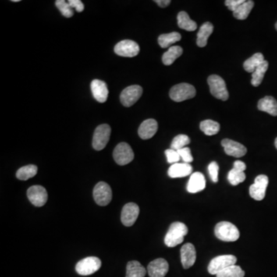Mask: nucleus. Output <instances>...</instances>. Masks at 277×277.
Returning <instances> with one entry per match:
<instances>
[{"mask_svg":"<svg viewBox=\"0 0 277 277\" xmlns=\"http://www.w3.org/2000/svg\"><path fill=\"white\" fill-rule=\"evenodd\" d=\"M188 233V228L180 222H172L169 230L166 234L164 242L168 247H175L184 240V236Z\"/></svg>","mask_w":277,"mask_h":277,"instance_id":"1","label":"nucleus"},{"mask_svg":"<svg viewBox=\"0 0 277 277\" xmlns=\"http://www.w3.org/2000/svg\"><path fill=\"white\" fill-rule=\"evenodd\" d=\"M215 236L224 242H235L239 238V231L236 225L226 221L219 222L215 226Z\"/></svg>","mask_w":277,"mask_h":277,"instance_id":"2","label":"nucleus"},{"mask_svg":"<svg viewBox=\"0 0 277 277\" xmlns=\"http://www.w3.org/2000/svg\"><path fill=\"white\" fill-rule=\"evenodd\" d=\"M196 94V91L194 86L186 83H179L174 86L169 91L171 100L177 103L193 98Z\"/></svg>","mask_w":277,"mask_h":277,"instance_id":"3","label":"nucleus"},{"mask_svg":"<svg viewBox=\"0 0 277 277\" xmlns=\"http://www.w3.org/2000/svg\"><path fill=\"white\" fill-rule=\"evenodd\" d=\"M207 82L210 86V93L214 97L222 101L229 99L226 85L222 77L217 75H211L209 76Z\"/></svg>","mask_w":277,"mask_h":277,"instance_id":"4","label":"nucleus"},{"mask_svg":"<svg viewBox=\"0 0 277 277\" xmlns=\"http://www.w3.org/2000/svg\"><path fill=\"white\" fill-rule=\"evenodd\" d=\"M236 261L237 259L233 255L218 256L210 261L208 266V272L211 275H217L225 268L235 265Z\"/></svg>","mask_w":277,"mask_h":277,"instance_id":"5","label":"nucleus"},{"mask_svg":"<svg viewBox=\"0 0 277 277\" xmlns=\"http://www.w3.org/2000/svg\"><path fill=\"white\" fill-rule=\"evenodd\" d=\"M111 128L107 124H102L95 129L93 147L97 151L104 150L111 138Z\"/></svg>","mask_w":277,"mask_h":277,"instance_id":"6","label":"nucleus"},{"mask_svg":"<svg viewBox=\"0 0 277 277\" xmlns=\"http://www.w3.org/2000/svg\"><path fill=\"white\" fill-rule=\"evenodd\" d=\"M102 262L98 257H89L78 262L76 271L81 276H89L95 274L100 270Z\"/></svg>","mask_w":277,"mask_h":277,"instance_id":"7","label":"nucleus"},{"mask_svg":"<svg viewBox=\"0 0 277 277\" xmlns=\"http://www.w3.org/2000/svg\"><path fill=\"white\" fill-rule=\"evenodd\" d=\"M93 198L95 202L101 207H105L111 203L112 198V189L105 182H100L93 189Z\"/></svg>","mask_w":277,"mask_h":277,"instance_id":"8","label":"nucleus"},{"mask_svg":"<svg viewBox=\"0 0 277 277\" xmlns=\"http://www.w3.org/2000/svg\"><path fill=\"white\" fill-rule=\"evenodd\" d=\"M112 155L115 163L119 166L127 165L134 159V153L126 143H119L114 149Z\"/></svg>","mask_w":277,"mask_h":277,"instance_id":"9","label":"nucleus"},{"mask_svg":"<svg viewBox=\"0 0 277 277\" xmlns=\"http://www.w3.org/2000/svg\"><path fill=\"white\" fill-rule=\"evenodd\" d=\"M143 94V88L138 85L128 86L122 90L120 95L121 104L126 107L134 105Z\"/></svg>","mask_w":277,"mask_h":277,"instance_id":"10","label":"nucleus"},{"mask_svg":"<svg viewBox=\"0 0 277 277\" xmlns=\"http://www.w3.org/2000/svg\"><path fill=\"white\" fill-rule=\"evenodd\" d=\"M268 184V176L266 175H259L257 176L255 179L254 183L250 187V195L252 198L257 201L264 200Z\"/></svg>","mask_w":277,"mask_h":277,"instance_id":"11","label":"nucleus"},{"mask_svg":"<svg viewBox=\"0 0 277 277\" xmlns=\"http://www.w3.org/2000/svg\"><path fill=\"white\" fill-rule=\"evenodd\" d=\"M140 46L133 40H126L118 43L114 47L115 54L123 57H134L140 53Z\"/></svg>","mask_w":277,"mask_h":277,"instance_id":"12","label":"nucleus"},{"mask_svg":"<svg viewBox=\"0 0 277 277\" xmlns=\"http://www.w3.org/2000/svg\"><path fill=\"white\" fill-rule=\"evenodd\" d=\"M27 197L32 204L37 207H41L47 203L48 193L43 186L36 185L28 189Z\"/></svg>","mask_w":277,"mask_h":277,"instance_id":"13","label":"nucleus"},{"mask_svg":"<svg viewBox=\"0 0 277 277\" xmlns=\"http://www.w3.org/2000/svg\"><path fill=\"white\" fill-rule=\"evenodd\" d=\"M140 214V207L134 203H129L124 206L121 214V221L126 226H131L136 222Z\"/></svg>","mask_w":277,"mask_h":277,"instance_id":"14","label":"nucleus"},{"mask_svg":"<svg viewBox=\"0 0 277 277\" xmlns=\"http://www.w3.org/2000/svg\"><path fill=\"white\" fill-rule=\"evenodd\" d=\"M221 144L224 148L225 154L231 157H236V158L244 157L247 152V150L243 144L229 139H224L221 142Z\"/></svg>","mask_w":277,"mask_h":277,"instance_id":"15","label":"nucleus"},{"mask_svg":"<svg viewBox=\"0 0 277 277\" xmlns=\"http://www.w3.org/2000/svg\"><path fill=\"white\" fill-rule=\"evenodd\" d=\"M147 271L150 277H165L169 271V264L164 259H157L150 263Z\"/></svg>","mask_w":277,"mask_h":277,"instance_id":"16","label":"nucleus"},{"mask_svg":"<svg viewBox=\"0 0 277 277\" xmlns=\"http://www.w3.org/2000/svg\"><path fill=\"white\" fill-rule=\"evenodd\" d=\"M181 263L183 268L189 269L194 265L196 260V252L195 246L192 243H186L181 248Z\"/></svg>","mask_w":277,"mask_h":277,"instance_id":"17","label":"nucleus"},{"mask_svg":"<svg viewBox=\"0 0 277 277\" xmlns=\"http://www.w3.org/2000/svg\"><path fill=\"white\" fill-rule=\"evenodd\" d=\"M91 91L95 100L104 104L108 99L109 90L107 83L100 79H94L91 83Z\"/></svg>","mask_w":277,"mask_h":277,"instance_id":"18","label":"nucleus"},{"mask_svg":"<svg viewBox=\"0 0 277 277\" xmlns=\"http://www.w3.org/2000/svg\"><path fill=\"white\" fill-rule=\"evenodd\" d=\"M158 130V123L154 119L143 121L138 129V134L142 140L151 139Z\"/></svg>","mask_w":277,"mask_h":277,"instance_id":"19","label":"nucleus"},{"mask_svg":"<svg viewBox=\"0 0 277 277\" xmlns=\"http://www.w3.org/2000/svg\"><path fill=\"white\" fill-rule=\"evenodd\" d=\"M206 187V179L203 174L196 172L192 174L187 184V191L190 193H196L203 191Z\"/></svg>","mask_w":277,"mask_h":277,"instance_id":"20","label":"nucleus"},{"mask_svg":"<svg viewBox=\"0 0 277 277\" xmlns=\"http://www.w3.org/2000/svg\"><path fill=\"white\" fill-rule=\"evenodd\" d=\"M193 167L189 164H174L168 169V175L171 178L186 177L192 173Z\"/></svg>","mask_w":277,"mask_h":277,"instance_id":"21","label":"nucleus"},{"mask_svg":"<svg viewBox=\"0 0 277 277\" xmlns=\"http://www.w3.org/2000/svg\"><path fill=\"white\" fill-rule=\"evenodd\" d=\"M258 110L277 116V101L272 97H266L258 103Z\"/></svg>","mask_w":277,"mask_h":277,"instance_id":"22","label":"nucleus"},{"mask_svg":"<svg viewBox=\"0 0 277 277\" xmlns=\"http://www.w3.org/2000/svg\"><path fill=\"white\" fill-rule=\"evenodd\" d=\"M214 26L210 22L203 24L197 33V40L196 43L199 47H204L207 46L209 37L214 32Z\"/></svg>","mask_w":277,"mask_h":277,"instance_id":"23","label":"nucleus"},{"mask_svg":"<svg viewBox=\"0 0 277 277\" xmlns=\"http://www.w3.org/2000/svg\"><path fill=\"white\" fill-rule=\"evenodd\" d=\"M147 274L145 267L138 261H130L126 267V277H144Z\"/></svg>","mask_w":277,"mask_h":277,"instance_id":"24","label":"nucleus"},{"mask_svg":"<svg viewBox=\"0 0 277 277\" xmlns=\"http://www.w3.org/2000/svg\"><path fill=\"white\" fill-rule=\"evenodd\" d=\"M183 50L179 46L169 47L167 52L163 55L162 60L164 65H170L183 54Z\"/></svg>","mask_w":277,"mask_h":277,"instance_id":"25","label":"nucleus"},{"mask_svg":"<svg viewBox=\"0 0 277 277\" xmlns=\"http://www.w3.org/2000/svg\"><path fill=\"white\" fill-rule=\"evenodd\" d=\"M177 20L179 27L180 29L186 30V31H195L197 28V24H196V22L192 20L189 15L183 11L178 14Z\"/></svg>","mask_w":277,"mask_h":277,"instance_id":"26","label":"nucleus"},{"mask_svg":"<svg viewBox=\"0 0 277 277\" xmlns=\"http://www.w3.org/2000/svg\"><path fill=\"white\" fill-rule=\"evenodd\" d=\"M264 61H265V59H264V55L260 53H257V54H254L253 56L245 61L244 63H243V68L246 72L253 73L259 65L263 63Z\"/></svg>","mask_w":277,"mask_h":277,"instance_id":"27","label":"nucleus"},{"mask_svg":"<svg viewBox=\"0 0 277 277\" xmlns=\"http://www.w3.org/2000/svg\"><path fill=\"white\" fill-rule=\"evenodd\" d=\"M268 67L269 62L265 60L263 63L260 64L258 67L256 69V70L252 73L251 83L253 86L257 87L261 84Z\"/></svg>","mask_w":277,"mask_h":277,"instance_id":"28","label":"nucleus"},{"mask_svg":"<svg viewBox=\"0 0 277 277\" xmlns=\"http://www.w3.org/2000/svg\"><path fill=\"white\" fill-rule=\"evenodd\" d=\"M180 40L181 35L176 32H172V33H166V34L160 35L159 36L158 43L162 48H168Z\"/></svg>","mask_w":277,"mask_h":277,"instance_id":"29","label":"nucleus"},{"mask_svg":"<svg viewBox=\"0 0 277 277\" xmlns=\"http://www.w3.org/2000/svg\"><path fill=\"white\" fill-rule=\"evenodd\" d=\"M254 6V2L253 1H246L244 3L242 4L238 7L236 10L233 12V16L236 19L239 20H244L249 16V14L251 12Z\"/></svg>","mask_w":277,"mask_h":277,"instance_id":"30","label":"nucleus"},{"mask_svg":"<svg viewBox=\"0 0 277 277\" xmlns=\"http://www.w3.org/2000/svg\"><path fill=\"white\" fill-rule=\"evenodd\" d=\"M200 127L207 136H214L217 134L221 130V125L216 121L211 119H207L201 122Z\"/></svg>","mask_w":277,"mask_h":277,"instance_id":"31","label":"nucleus"},{"mask_svg":"<svg viewBox=\"0 0 277 277\" xmlns=\"http://www.w3.org/2000/svg\"><path fill=\"white\" fill-rule=\"evenodd\" d=\"M38 172V168L35 165H28L21 167L16 172V177L20 180H27L34 177Z\"/></svg>","mask_w":277,"mask_h":277,"instance_id":"32","label":"nucleus"},{"mask_svg":"<svg viewBox=\"0 0 277 277\" xmlns=\"http://www.w3.org/2000/svg\"><path fill=\"white\" fill-rule=\"evenodd\" d=\"M246 179V174L244 171L236 169L233 167L228 173V180L232 186H237L239 183H243Z\"/></svg>","mask_w":277,"mask_h":277,"instance_id":"33","label":"nucleus"},{"mask_svg":"<svg viewBox=\"0 0 277 277\" xmlns=\"http://www.w3.org/2000/svg\"><path fill=\"white\" fill-rule=\"evenodd\" d=\"M245 272L239 266L232 265L219 273L217 277H244Z\"/></svg>","mask_w":277,"mask_h":277,"instance_id":"34","label":"nucleus"},{"mask_svg":"<svg viewBox=\"0 0 277 277\" xmlns=\"http://www.w3.org/2000/svg\"><path fill=\"white\" fill-rule=\"evenodd\" d=\"M189 143H190V139L189 136L184 134H179L172 140L171 143V149L178 151L181 149L184 148L186 145L189 144Z\"/></svg>","mask_w":277,"mask_h":277,"instance_id":"35","label":"nucleus"},{"mask_svg":"<svg viewBox=\"0 0 277 277\" xmlns=\"http://www.w3.org/2000/svg\"><path fill=\"white\" fill-rule=\"evenodd\" d=\"M55 5L57 8L60 11L62 16L66 18H70L73 16L74 12L72 9L69 2H65V0H56L55 1Z\"/></svg>","mask_w":277,"mask_h":277,"instance_id":"36","label":"nucleus"},{"mask_svg":"<svg viewBox=\"0 0 277 277\" xmlns=\"http://www.w3.org/2000/svg\"><path fill=\"white\" fill-rule=\"evenodd\" d=\"M165 154L166 156L167 162L169 164H177L181 159L179 153L176 150H172V149L166 150Z\"/></svg>","mask_w":277,"mask_h":277,"instance_id":"37","label":"nucleus"},{"mask_svg":"<svg viewBox=\"0 0 277 277\" xmlns=\"http://www.w3.org/2000/svg\"><path fill=\"white\" fill-rule=\"evenodd\" d=\"M177 152L180 156V158L183 160V162L186 164H190L193 162V157L191 154V150L189 147H184V148L178 150Z\"/></svg>","mask_w":277,"mask_h":277,"instance_id":"38","label":"nucleus"},{"mask_svg":"<svg viewBox=\"0 0 277 277\" xmlns=\"http://www.w3.org/2000/svg\"><path fill=\"white\" fill-rule=\"evenodd\" d=\"M209 174L214 183L218 182L219 165L217 162H212L208 166Z\"/></svg>","mask_w":277,"mask_h":277,"instance_id":"39","label":"nucleus"},{"mask_svg":"<svg viewBox=\"0 0 277 277\" xmlns=\"http://www.w3.org/2000/svg\"><path fill=\"white\" fill-rule=\"evenodd\" d=\"M245 2H246L245 0H226L225 5L229 8V10L232 11L233 12L236 10L239 5H241Z\"/></svg>","mask_w":277,"mask_h":277,"instance_id":"40","label":"nucleus"},{"mask_svg":"<svg viewBox=\"0 0 277 277\" xmlns=\"http://www.w3.org/2000/svg\"><path fill=\"white\" fill-rule=\"evenodd\" d=\"M68 2H69L72 9L74 8L76 9V12H81L84 10V4L80 0H69Z\"/></svg>","mask_w":277,"mask_h":277,"instance_id":"41","label":"nucleus"},{"mask_svg":"<svg viewBox=\"0 0 277 277\" xmlns=\"http://www.w3.org/2000/svg\"><path fill=\"white\" fill-rule=\"evenodd\" d=\"M155 2L162 8H165L171 3L170 0H156Z\"/></svg>","mask_w":277,"mask_h":277,"instance_id":"42","label":"nucleus"},{"mask_svg":"<svg viewBox=\"0 0 277 277\" xmlns=\"http://www.w3.org/2000/svg\"><path fill=\"white\" fill-rule=\"evenodd\" d=\"M275 147H276V148L277 149V139H276V140H275Z\"/></svg>","mask_w":277,"mask_h":277,"instance_id":"43","label":"nucleus"},{"mask_svg":"<svg viewBox=\"0 0 277 277\" xmlns=\"http://www.w3.org/2000/svg\"><path fill=\"white\" fill-rule=\"evenodd\" d=\"M19 1H20V0H12V2H19Z\"/></svg>","mask_w":277,"mask_h":277,"instance_id":"44","label":"nucleus"},{"mask_svg":"<svg viewBox=\"0 0 277 277\" xmlns=\"http://www.w3.org/2000/svg\"><path fill=\"white\" fill-rule=\"evenodd\" d=\"M276 30H277V23H276Z\"/></svg>","mask_w":277,"mask_h":277,"instance_id":"45","label":"nucleus"}]
</instances>
